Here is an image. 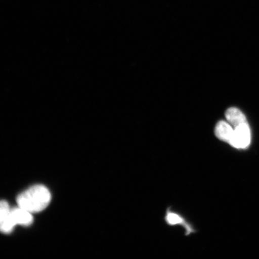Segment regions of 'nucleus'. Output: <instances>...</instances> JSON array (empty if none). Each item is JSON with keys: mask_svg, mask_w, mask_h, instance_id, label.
<instances>
[{"mask_svg": "<svg viewBox=\"0 0 259 259\" xmlns=\"http://www.w3.org/2000/svg\"><path fill=\"white\" fill-rule=\"evenodd\" d=\"M0 227L1 231L5 234L11 233L16 226L12 216V209L5 200H3L0 205Z\"/></svg>", "mask_w": 259, "mask_h": 259, "instance_id": "7ed1b4c3", "label": "nucleus"}, {"mask_svg": "<svg viewBox=\"0 0 259 259\" xmlns=\"http://www.w3.org/2000/svg\"><path fill=\"white\" fill-rule=\"evenodd\" d=\"M32 213L19 207L12 209V216L15 224L29 226L33 222Z\"/></svg>", "mask_w": 259, "mask_h": 259, "instance_id": "39448f33", "label": "nucleus"}, {"mask_svg": "<svg viewBox=\"0 0 259 259\" xmlns=\"http://www.w3.org/2000/svg\"><path fill=\"white\" fill-rule=\"evenodd\" d=\"M251 141L250 127L248 123L234 128V134L230 145L238 149H244L248 147Z\"/></svg>", "mask_w": 259, "mask_h": 259, "instance_id": "f03ea898", "label": "nucleus"}, {"mask_svg": "<svg viewBox=\"0 0 259 259\" xmlns=\"http://www.w3.org/2000/svg\"><path fill=\"white\" fill-rule=\"evenodd\" d=\"M234 134V128L225 121H220L215 128V134L220 140L227 142L230 144Z\"/></svg>", "mask_w": 259, "mask_h": 259, "instance_id": "20e7f679", "label": "nucleus"}, {"mask_svg": "<svg viewBox=\"0 0 259 259\" xmlns=\"http://www.w3.org/2000/svg\"><path fill=\"white\" fill-rule=\"evenodd\" d=\"M166 220L167 223L171 225L180 224V223L183 222V219L180 217L173 213H168L166 217Z\"/></svg>", "mask_w": 259, "mask_h": 259, "instance_id": "0eeeda50", "label": "nucleus"}, {"mask_svg": "<svg viewBox=\"0 0 259 259\" xmlns=\"http://www.w3.org/2000/svg\"><path fill=\"white\" fill-rule=\"evenodd\" d=\"M51 195L46 187L34 186L19 194L17 198L19 207L31 213L38 212L47 208Z\"/></svg>", "mask_w": 259, "mask_h": 259, "instance_id": "f257e3e1", "label": "nucleus"}, {"mask_svg": "<svg viewBox=\"0 0 259 259\" xmlns=\"http://www.w3.org/2000/svg\"><path fill=\"white\" fill-rule=\"evenodd\" d=\"M226 118L229 124L234 126V127L248 123L245 115L239 109L235 108L227 110Z\"/></svg>", "mask_w": 259, "mask_h": 259, "instance_id": "423d86ee", "label": "nucleus"}]
</instances>
